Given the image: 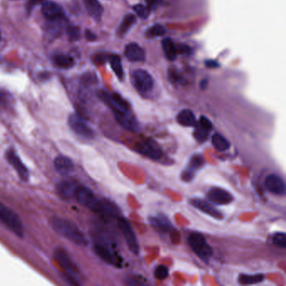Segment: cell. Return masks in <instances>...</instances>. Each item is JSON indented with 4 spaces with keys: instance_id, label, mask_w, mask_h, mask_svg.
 I'll use <instances>...</instances> for the list:
<instances>
[{
    "instance_id": "obj_1",
    "label": "cell",
    "mask_w": 286,
    "mask_h": 286,
    "mask_svg": "<svg viewBox=\"0 0 286 286\" xmlns=\"http://www.w3.org/2000/svg\"><path fill=\"white\" fill-rule=\"evenodd\" d=\"M51 228L56 231L57 234L69 240L73 243L79 246H86L88 244V240L76 225L66 219L53 217L50 220Z\"/></svg>"
},
{
    "instance_id": "obj_2",
    "label": "cell",
    "mask_w": 286,
    "mask_h": 286,
    "mask_svg": "<svg viewBox=\"0 0 286 286\" xmlns=\"http://www.w3.org/2000/svg\"><path fill=\"white\" fill-rule=\"evenodd\" d=\"M132 84L139 94L148 96L154 88V79L147 71L138 69L132 73Z\"/></svg>"
},
{
    "instance_id": "obj_3",
    "label": "cell",
    "mask_w": 286,
    "mask_h": 286,
    "mask_svg": "<svg viewBox=\"0 0 286 286\" xmlns=\"http://www.w3.org/2000/svg\"><path fill=\"white\" fill-rule=\"evenodd\" d=\"M0 221L5 225L15 235L22 238L24 234L23 224L20 216L14 211L7 208L0 202Z\"/></svg>"
},
{
    "instance_id": "obj_4",
    "label": "cell",
    "mask_w": 286,
    "mask_h": 286,
    "mask_svg": "<svg viewBox=\"0 0 286 286\" xmlns=\"http://www.w3.org/2000/svg\"><path fill=\"white\" fill-rule=\"evenodd\" d=\"M188 243L192 251L203 260H208L213 255V249L202 234L192 233L188 238Z\"/></svg>"
},
{
    "instance_id": "obj_5",
    "label": "cell",
    "mask_w": 286,
    "mask_h": 286,
    "mask_svg": "<svg viewBox=\"0 0 286 286\" xmlns=\"http://www.w3.org/2000/svg\"><path fill=\"white\" fill-rule=\"evenodd\" d=\"M118 227L122 232V234L125 238L126 243L129 247L130 252L135 255H139L140 245H139L135 231L132 228L131 224L129 223V221L123 217H119L118 219Z\"/></svg>"
},
{
    "instance_id": "obj_6",
    "label": "cell",
    "mask_w": 286,
    "mask_h": 286,
    "mask_svg": "<svg viewBox=\"0 0 286 286\" xmlns=\"http://www.w3.org/2000/svg\"><path fill=\"white\" fill-rule=\"evenodd\" d=\"M115 119L118 123L126 130L137 132L139 130V123L135 116L131 114L130 110L119 108H112Z\"/></svg>"
},
{
    "instance_id": "obj_7",
    "label": "cell",
    "mask_w": 286,
    "mask_h": 286,
    "mask_svg": "<svg viewBox=\"0 0 286 286\" xmlns=\"http://www.w3.org/2000/svg\"><path fill=\"white\" fill-rule=\"evenodd\" d=\"M135 149L138 153L152 160H159L162 156V149L161 147L151 139H145L143 141H140L135 145Z\"/></svg>"
},
{
    "instance_id": "obj_8",
    "label": "cell",
    "mask_w": 286,
    "mask_h": 286,
    "mask_svg": "<svg viewBox=\"0 0 286 286\" xmlns=\"http://www.w3.org/2000/svg\"><path fill=\"white\" fill-rule=\"evenodd\" d=\"M68 123L73 132H75L80 137L86 139H92L94 137V132L92 129L87 124L83 119L77 114H72L68 119Z\"/></svg>"
},
{
    "instance_id": "obj_9",
    "label": "cell",
    "mask_w": 286,
    "mask_h": 286,
    "mask_svg": "<svg viewBox=\"0 0 286 286\" xmlns=\"http://www.w3.org/2000/svg\"><path fill=\"white\" fill-rule=\"evenodd\" d=\"M42 14L47 21H57L65 19L64 9L58 3L52 1H46L41 8Z\"/></svg>"
},
{
    "instance_id": "obj_10",
    "label": "cell",
    "mask_w": 286,
    "mask_h": 286,
    "mask_svg": "<svg viewBox=\"0 0 286 286\" xmlns=\"http://www.w3.org/2000/svg\"><path fill=\"white\" fill-rule=\"evenodd\" d=\"M211 202L216 205H228L234 201V196L228 191L219 187H213L208 193Z\"/></svg>"
},
{
    "instance_id": "obj_11",
    "label": "cell",
    "mask_w": 286,
    "mask_h": 286,
    "mask_svg": "<svg viewBox=\"0 0 286 286\" xmlns=\"http://www.w3.org/2000/svg\"><path fill=\"white\" fill-rule=\"evenodd\" d=\"M264 185L266 189L275 195L284 196L286 194L285 181L279 175L275 174L268 175L264 181Z\"/></svg>"
},
{
    "instance_id": "obj_12",
    "label": "cell",
    "mask_w": 286,
    "mask_h": 286,
    "mask_svg": "<svg viewBox=\"0 0 286 286\" xmlns=\"http://www.w3.org/2000/svg\"><path fill=\"white\" fill-rule=\"evenodd\" d=\"M195 127L196 129L194 132V137L197 142L202 143L208 139L211 130L213 129V123L208 118L202 116L198 122H196Z\"/></svg>"
},
{
    "instance_id": "obj_13",
    "label": "cell",
    "mask_w": 286,
    "mask_h": 286,
    "mask_svg": "<svg viewBox=\"0 0 286 286\" xmlns=\"http://www.w3.org/2000/svg\"><path fill=\"white\" fill-rule=\"evenodd\" d=\"M6 158L7 161L11 165L13 168L16 170L18 175L22 181H26L29 180V172L25 166L24 165L23 162L21 161L20 157L18 156L15 152L12 150H9L6 153Z\"/></svg>"
},
{
    "instance_id": "obj_14",
    "label": "cell",
    "mask_w": 286,
    "mask_h": 286,
    "mask_svg": "<svg viewBox=\"0 0 286 286\" xmlns=\"http://www.w3.org/2000/svg\"><path fill=\"white\" fill-rule=\"evenodd\" d=\"M92 211L96 214L104 215V216H116L119 214V209L113 202L106 199H96V202Z\"/></svg>"
},
{
    "instance_id": "obj_15",
    "label": "cell",
    "mask_w": 286,
    "mask_h": 286,
    "mask_svg": "<svg viewBox=\"0 0 286 286\" xmlns=\"http://www.w3.org/2000/svg\"><path fill=\"white\" fill-rule=\"evenodd\" d=\"M75 198L80 204L92 210L97 197L88 187H78L76 189Z\"/></svg>"
},
{
    "instance_id": "obj_16",
    "label": "cell",
    "mask_w": 286,
    "mask_h": 286,
    "mask_svg": "<svg viewBox=\"0 0 286 286\" xmlns=\"http://www.w3.org/2000/svg\"><path fill=\"white\" fill-rule=\"evenodd\" d=\"M204 158L202 155H196L191 159L188 167L182 173V179L185 181H190L196 175V171L204 166Z\"/></svg>"
},
{
    "instance_id": "obj_17",
    "label": "cell",
    "mask_w": 286,
    "mask_h": 286,
    "mask_svg": "<svg viewBox=\"0 0 286 286\" xmlns=\"http://www.w3.org/2000/svg\"><path fill=\"white\" fill-rule=\"evenodd\" d=\"M55 258H56V261L68 273L72 274V275L78 274V268H77L76 263H74V261L71 259L70 256L64 250H62V249L56 250L55 252Z\"/></svg>"
},
{
    "instance_id": "obj_18",
    "label": "cell",
    "mask_w": 286,
    "mask_h": 286,
    "mask_svg": "<svg viewBox=\"0 0 286 286\" xmlns=\"http://www.w3.org/2000/svg\"><path fill=\"white\" fill-rule=\"evenodd\" d=\"M124 56L129 62H142L145 60L144 50L136 43H130L126 46Z\"/></svg>"
},
{
    "instance_id": "obj_19",
    "label": "cell",
    "mask_w": 286,
    "mask_h": 286,
    "mask_svg": "<svg viewBox=\"0 0 286 286\" xmlns=\"http://www.w3.org/2000/svg\"><path fill=\"white\" fill-rule=\"evenodd\" d=\"M191 204L192 207L198 209L204 214H208L209 216H213L216 219H222L223 215L221 214L220 211L217 210L214 206L209 204L208 202H205L202 199H193L191 201Z\"/></svg>"
},
{
    "instance_id": "obj_20",
    "label": "cell",
    "mask_w": 286,
    "mask_h": 286,
    "mask_svg": "<svg viewBox=\"0 0 286 286\" xmlns=\"http://www.w3.org/2000/svg\"><path fill=\"white\" fill-rule=\"evenodd\" d=\"M94 249L97 256H99L103 261H105L106 263L112 265L118 266V267L121 265V260L119 258L105 246L96 244Z\"/></svg>"
},
{
    "instance_id": "obj_21",
    "label": "cell",
    "mask_w": 286,
    "mask_h": 286,
    "mask_svg": "<svg viewBox=\"0 0 286 286\" xmlns=\"http://www.w3.org/2000/svg\"><path fill=\"white\" fill-rule=\"evenodd\" d=\"M77 187L78 186L76 185L75 181L72 180H66L59 183L57 186V192L62 198L68 199V200L75 198Z\"/></svg>"
},
{
    "instance_id": "obj_22",
    "label": "cell",
    "mask_w": 286,
    "mask_h": 286,
    "mask_svg": "<svg viewBox=\"0 0 286 286\" xmlns=\"http://www.w3.org/2000/svg\"><path fill=\"white\" fill-rule=\"evenodd\" d=\"M54 166L56 171L62 175H68L74 170V163L70 158L60 155L55 159Z\"/></svg>"
},
{
    "instance_id": "obj_23",
    "label": "cell",
    "mask_w": 286,
    "mask_h": 286,
    "mask_svg": "<svg viewBox=\"0 0 286 286\" xmlns=\"http://www.w3.org/2000/svg\"><path fill=\"white\" fill-rule=\"evenodd\" d=\"M152 227L161 233H169L173 229V224L168 217L162 214L152 216L149 219Z\"/></svg>"
},
{
    "instance_id": "obj_24",
    "label": "cell",
    "mask_w": 286,
    "mask_h": 286,
    "mask_svg": "<svg viewBox=\"0 0 286 286\" xmlns=\"http://www.w3.org/2000/svg\"><path fill=\"white\" fill-rule=\"evenodd\" d=\"M51 62L55 67L60 69H71L76 65V62L72 56L61 53L53 55Z\"/></svg>"
},
{
    "instance_id": "obj_25",
    "label": "cell",
    "mask_w": 286,
    "mask_h": 286,
    "mask_svg": "<svg viewBox=\"0 0 286 286\" xmlns=\"http://www.w3.org/2000/svg\"><path fill=\"white\" fill-rule=\"evenodd\" d=\"M86 9L91 17L96 21H101L103 8L98 0H83Z\"/></svg>"
},
{
    "instance_id": "obj_26",
    "label": "cell",
    "mask_w": 286,
    "mask_h": 286,
    "mask_svg": "<svg viewBox=\"0 0 286 286\" xmlns=\"http://www.w3.org/2000/svg\"><path fill=\"white\" fill-rule=\"evenodd\" d=\"M176 121L183 127H195L196 123V119L195 114L190 109H183L181 110L177 116H176Z\"/></svg>"
},
{
    "instance_id": "obj_27",
    "label": "cell",
    "mask_w": 286,
    "mask_h": 286,
    "mask_svg": "<svg viewBox=\"0 0 286 286\" xmlns=\"http://www.w3.org/2000/svg\"><path fill=\"white\" fill-rule=\"evenodd\" d=\"M63 20L47 21V24L45 26V30H46V33L48 36H50L53 39H56L62 34V28H63Z\"/></svg>"
},
{
    "instance_id": "obj_28",
    "label": "cell",
    "mask_w": 286,
    "mask_h": 286,
    "mask_svg": "<svg viewBox=\"0 0 286 286\" xmlns=\"http://www.w3.org/2000/svg\"><path fill=\"white\" fill-rule=\"evenodd\" d=\"M136 23V17L133 14H128L123 19L122 22L118 27L117 34L119 37H123L127 33L129 32L132 27Z\"/></svg>"
},
{
    "instance_id": "obj_29",
    "label": "cell",
    "mask_w": 286,
    "mask_h": 286,
    "mask_svg": "<svg viewBox=\"0 0 286 286\" xmlns=\"http://www.w3.org/2000/svg\"><path fill=\"white\" fill-rule=\"evenodd\" d=\"M162 49L165 56L169 61H174L177 56V47H175L172 40L170 38L164 39L162 41Z\"/></svg>"
},
{
    "instance_id": "obj_30",
    "label": "cell",
    "mask_w": 286,
    "mask_h": 286,
    "mask_svg": "<svg viewBox=\"0 0 286 286\" xmlns=\"http://www.w3.org/2000/svg\"><path fill=\"white\" fill-rule=\"evenodd\" d=\"M212 143L219 151H226L230 148V142L222 135L214 134L212 138Z\"/></svg>"
},
{
    "instance_id": "obj_31",
    "label": "cell",
    "mask_w": 286,
    "mask_h": 286,
    "mask_svg": "<svg viewBox=\"0 0 286 286\" xmlns=\"http://www.w3.org/2000/svg\"><path fill=\"white\" fill-rule=\"evenodd\" d=\"M109 63L111 65L112 69L117 76L118 78L123 79V65L121 62V58L117 55H112L108 57Z\"/></svg>"
},
{
    "instance_id": "obj_32",
    "label": "cell",
    "mask_w": 286,
    "mask_h": 286,
    "mask_svg": "<svg viewBox=\"0 0 286 286\" xmlns=\"http://www.w3.org/2000/svg\"><path fill=\"white\" fill-rule=\"evenodd\" d=\"M264 280V275L257 274V275H241L238 277V283L241 285H254L260 283Z\"/></svg>"
},
{
    "instance_id": "obj_33",
    "label": "cell",
    "mask_w": 286,
    "mask_h": 286,
    "mask_svg": "<svg viewBox=\"0 0 286 286\" xmlns=\"http://www.w3.org/2000/svg\"><path fill=\"white\" fill-rule=\"evenodd\" d=\"M166 32H167V30L165 29V27L157 24L152 25V26L149 27V29H147L145 36L149 39L156 38V37L165 35Z\"/></svg>"
},
{
    "instance_id": "obj_34",
    "label": "cell",
    "mask_w": 286,
    "mask_h": 286,
    "mask_svg": "<svg viewBox=\"0 0 286 286\" xmlns=\"http://www.w3.org/2000/svg\"><path fill=\"white\" fill-rule=\"evenodd\" d=\"M67 33H68V40L72 42L78 41L81 37V30L76 25H68L67 28Z\"/></svg>"
},
{
    "instance_id": "obj_35",
    "label": "cell",
    "mask_w": 286,
    "mask_h": 286,
    "mask_svg": "<svg viewBox=\"0 0 286 286\" xmlns=\"http://www.w3.org/2000/svg\"><path fill=\"white\" fill-rule=\"evenodd\" d=\"M272 242L279 248H286V235L285 233H277L272 237Z\"/></svg>"
},
{
    "instance_id": "obj_36",
    "label": "cell",
    "mask_w": 286,
    "mask_h": 286,
    "mask_svg": "<svg viewBox=\"0 0 286 286\" xmlns=\"http://www.w3.org/2000/svg\"><path fill=\"white\" fill-rule=\"evenodd\" d=\"M168 275H169V269L167 268V266H157V268L155 270V277L157 280L163 281V280L168 277Z\"/></svg>"
},
{
    "instance_id": "obj_37",
    "label": "cell",
    "mask_w": 286,
    "mask_h": 286,
    "mask_svg": "<svg viewBox=\"0 0 286 286\" xmlns=\"http://www.w3.org/2000/svg\"><path fill=\"white\" fill-rule=\"evenodd\" d=\"M46 1H47V0H27L26 3H25V13H26V15H30L35 6L43 4Z\"/></svg>"
},
{
    "instance_id": "obj_38",
    "label": "cell",
    "mask_w": 286,
    "mask_h": 286,
    "mask_svg": "<svg viewBox=\"0 0 286 286\" xmlns=\"http://www.w3.org/2000/svg\"><path fill=\"white\" fill-rule=\"evenodd\" d=\"M134 10L142 19H145V18L148 17L149 15V11H150L149 8H147V7L143 5V4H137V5H135L134 7Z\"/></svg>"
},
{
    "instance_id": "obj_39",
    "label": "cell",
    "mask_w": 286,
    "mask_h": 286,
    "mask_svg": "<svg viewBox=\"0 0 286 286\" xmlns=\"http://www.w3.org/2000/svg\"><path fill=\"white\" fill-rule=\"evenodd\" d=\"M205 65L208 68H216L220 67L218 62H216V61H213V60H207V61H205Z\"/></svg>"
},
{
    "instance_id": "obj_40",
    "label": "cell",
    "mask_w": 286,
    "mask_h": 286,
    "mask_svg": "<svg viewBox=\"0 0 286 286\" xmlns=\"http://www.w3.org/2000/svg\"><path fill=\"white\" fill-rule=\"evenodd\" d=\"M85 36H86V39L89 41H94L96 40V35L94 33L92 32L89 29H87L85 31Z\"/></svg>"
},
{
    "instance_id": "obj_41",
    "label": "cell",
    "mask_w": 286,
    "mask_h": 286,
    "mask_svg": "<svg viewBox=\"0 0 286 286\" xmlns=\"http://www.w3.org/2000/svg\"><path fill=\"white\" fill-rule=\"evenodd\" d=\"M7 98H8L7 94H3V92H0V104L6 102V101H7Z\"/></svg>"
},
{
    "instance_id": "obj_42",
    "label": "cell",
    "mask_w": 286,
    "mask_h": 286,
    "mask_svg": "<svg viewBox=\"0 0 286 286\" xmlns=\"http://www.w3.org/2000/svg\"><path fill=\"white\" fill-rule=\"evenodd\" d=\"M208 82L207 80H202V82H201V84H200V87L202 88V90H205V89H207V87H208Z\"/></svg>"
},
{
    "instance_id": "obj_43",
    "label": "cell",
    "mask_w": 286,
    "mask_h": 286,
    "mask_svg": "<svg viewBox=\"0 0 286 286\" xmlns=\"http://www.w3.org/2000/svg\"><path fill=\"white\" fill-rule=\"evenodd\" d=\"M148 2H149L151 5L155 6L158 3H161L162 2V0H148Z\"/></svg>"
},
{
    "instance_id": "obj_44",
    "label": "cell",
    "mask_w": 286,
    "mask_h": 286,
    "mask_svg": "<svg viewBox=\"0 0 286 286\" xmlns=\"http://www.w3.org/2000/svg\"><path fill=\"white\" fill-rule=\"evenodd\" d=\"M0 41H1V32H0Z\"/></svg>"
}]
</instances>
